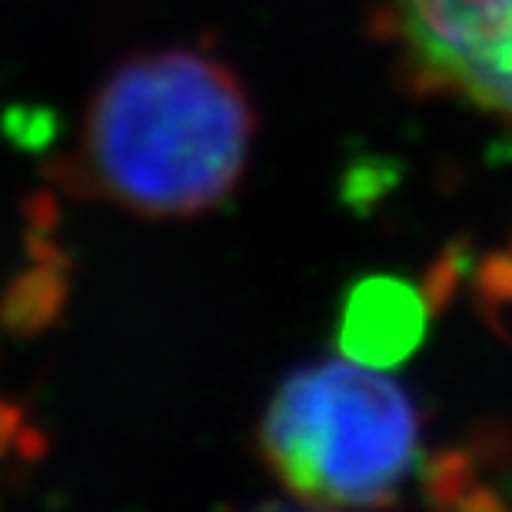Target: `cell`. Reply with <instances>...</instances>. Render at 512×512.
I'll return each mask as SVG.
<instances>
[{
	"label": "cell",
	"instance_id": "cell-1",
	"mask_svg": "<svg viewBox=\"0 0 512 512\" xmlns=\"http://www.w3.org/2000/svg\"><path fill=\"white\" fill-rule=\"evenodd\" d=\"M256 114L240 77L197 47H163L110 70L90 97L67 183L150 220L217 210L237 190Z\"/></svg>",
	"mask_w": 512,
	"mask_h": 512
},
{
	"label": "cell",
	"instance_id": "cell-2",
	"mask_svg": "<svg viewBox=\"0 0 512 512\" xmlns=\"http://www.w3.org/2000/svg\"><path fill=\"white\" fill-rule=\"evenodd\" d=\"M260 453L300 503L389 506L416 466L419 416L406 389L376 366L350 356L310 363L273 393Z\"/></svg>",
	"mask_w": 512,
	"mask_h": 512
},
{
	"label": "cell",
	"instance_id": "cell-3",
	"mask_svg": "<svg viewBox=\"0 0 512 512\" xmlns=\"http://www.w3.org/2000/svg\"><path fill=\"white\" fill-rule=\"evenodd\" d=\"M383 24L413 84L512 127V0H386Z\"/></svg>",
	"mask_w": 512,
	"mask_h": 512
},
{
	"label": "cell",
	"instance_id": "cell-4",
	"mask_svg": "<svg viewBox=\"0 0 512 512\" xmlns=\"http://www.w3.org/2000/svg\"><path fill=\"white\" fill-rule=\"evenodd\" d=\"M429 300L396 276H370L356 283L343 306L340 350L363 366L403 363L426 333Z\"/></svg>",
	"mask_w": 512,
	"mask_h": 512
}]
</instances>
